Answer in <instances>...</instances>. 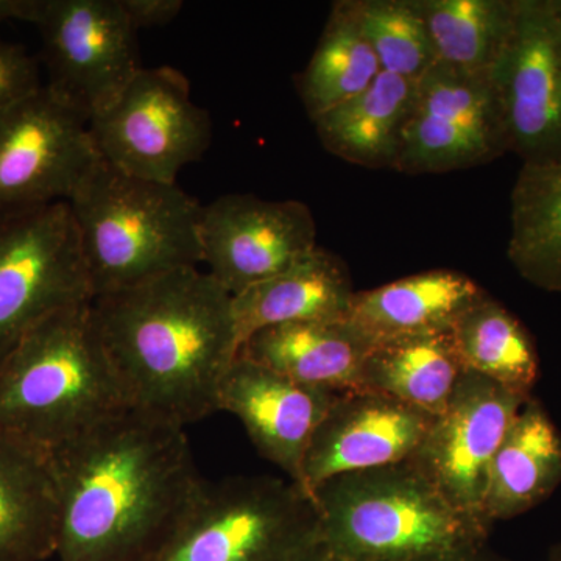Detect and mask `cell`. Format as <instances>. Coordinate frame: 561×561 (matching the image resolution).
I'll return each mask as SVG.
<instances>
[{
	"mask_svg": "<svg viewBox=\"0 0 561 561\" xmlns=\"http://www.w3.org/2000/svg\"><path fill=\"white\" fill-rule=\"evenodd\" d=\"M50 457L60 497V561H142L206 482L186 427L133 408Z\"/></svg>",
	"mask_w": 561,
	"mask_h": 561,
	"instance_id": "1",
	"label": "cell"
},
{
	"mask_svg": "<svg viewBox=\"0 0 561 561\" xmlns=\"http://www.w3.org/2000/svg\"><path fill=\"white\" fill-rule=\"evenodd\" d=\"M103 346L128 405L190 426L219 412L238 357L232 295L208 272L176 268L92 298Z\"/></svg>",
	"mask_w": 561,
	"mask_h": 561,
	"instance_id": "2",
	"label": "cell"
},
{
	"mask_svg": "<svg viewBox=\"0 0 561 561\" xmlns=\"http://www.w3.org/2000/svg\"><path fill=\"white\" fill-rule=\"evenodd\" d=\"M127 408L92 300L51 313L0 362V431L44 451Z\"/></svg>",
	"mask_w": 561,
	"mask_h": 561,
	"instance_id": "3",
	"label": "cell"
},
{
	"mask_svg": "<svg viewBox=\"0 0 561 561\" xmlns=\"http://www.w3.org/2000/svg\"><path fill=\"white\" fill-rule=\"evenodd\" d=\"M92 298L202 264V205L179 184L99 161L69 198Z\"/></svg>",
	"mask_w": 561,
	"mask_h": 561,
	"instance_id": "4",
	"label": "cell"
},
{
	"mask_svg": "<svg viewBox=\"0 0 561 561\" xmlns=\"http://www.w3.org/2000/svg\"><path fill=\"white\" fill-rule=\"evenodd\" d=\"M319 535L343 561H420L485 546L491 527L460 511L411 461L348 472L312 493Z\"/></svg>",
	"mask_w": 561,
	"mask_h": 561,
	"instance_id": "5",
	"label": "cell"
},
{
	"mask_svg": "<svg viewBox=\"0 0 561 561\" xmlns=\"http://www.w3.org/2000/svg\"><path fill=\"white\" fill-rule=\"evenodd\" d=\"M319 531L311 497L271 476L205 482L197 500L142 561H289Z\"/></svg>",
	"mask_w": 561,
	"mask_h": 561,
	"instance_id": "6",
	"label": "cell"
},
{
	"mask_svg": "<svg viewBox=\"0 0 561 561\" xmlns=\"http://www.w3.org/2000/svg\"><path fill=\"white\" fill-rule=\"evenodd\" d=\"M99 157L136 179L176 183L213 140L208 111L190 81L169 66L142 68L113 105L88 122Z\"/></svg>",
	"mask_w": 561,
	"mask_h": 561,
	"instance_id": "7",
	"label": "cell"
},
{
	"mask_svg": "<svg viewBox=\"0 0 561 561\" xmlns=\"http://www.w3.org/2000/svg\"><path fill=\"white\" fill-rule=\"evenodd\" d=\"M91 300L68 202L0 214V362L51 313Z\"/></svg>",
	"mask_w": 561,
	"mask_h": 561,
	"instance_id": "8",
	"label": "cell"
},
{
	"mask_svg": "<svg viewBox=\"0 0 561 561\" xmlns=\"http://www.w3.org/2000/svg\"><path fill=\"white\" fill-rule=\"evenodd\" d=\"M31 24L43 41L44 87L90 122L138 76V32L119 0H36Z\"/></svg>",
	"mask_w": 561,
	"mask_h": 561,
	"instance_id": "9",
	"label": "cell"
},
{
	"mask_svg": "<svg viewBox=\"0 0 561 561\" xmlns=\"http://www.w3.org/2000/svg\"><path fill=\"white\" fill-rule=\"evenodd\" d=\"M99 161L87 117L44 84L0 108V214L69 202Z\"/></svg>",
	"mask_w": 561,
	"mask_h": 561,
	"instance_id": "10",
	"label": "cell"
},
{
	"mask_svg": "<svg viewBox=\"0 0 561 561\" xmlns=\"http://www.w3.org/2000/svg\"><path fill=\"white\" fill-rule=\"evenodd\" d=\"M508 151L523 165L561 160V0H516L511 35L490 70Z\"/></svg>",
	"mask_w": 561,
	"mask_h": 561,
	"instance_id": "11",
	"label": "cell"
},
{
	"mask_svg": "<svg viewBox=\"0 0 561 561\" xmlns=\"http://www.w3.org/2000/svg\"><path fill=\"white\" fill-rule=\"evenodd\" d=\"M505 153L507 136L490 72H468L437 61L416 80L415 105L394 171H463Z\"/></svg>",
	"mask_w": 561,
	"mask_h": 561,
	"instance_id": "12",
	"label": "cell"
},
{
	"mask_svg": "<svg viewBox=\"0 0 561 561\" xmlns=\"http://www.w3.org/2000/svg\"><path fill=\"white\" fill-rule=\"evenodd\" d=\"M202 264L232 297L317 249L312 210L298 201L220 195L201 214Z\"/></svg>",
	"mask_w": 561,
	"mask_h": 561,
	"instance_id": "13",
	"label": "cell"
},
{
	"mask_svg": "<svg viewBox=\"0 0 561 561\" xmlns=\"http://www.w3.org/2000/svg\"><path fill=\"white\" fill-rule=\"evenodd\" d=\"M527 400L465 371L448 408L435 416L408 461L457 508L483 522V494L491 463Z\"/></svg>",
	"mask_w": 561,
	"mask_h": 561,
	"instance_id": "14",
	"label": "cell"
},
{
	"mask_svg": "<svg viewBox=\"0 0 561 561\" xmlns=\"http://www.w3.org/2000/svg\"><path fill=\"white\" fill-rule=\"evenodd\" d=\"M435 416L370 390L341 393L313 434L306 454L305 491L348 472L411 460Z\"/></svg>",
	"mask_w": 561,
	"mask_h": 561,
	"instance_id": "15",
	"label": "cell"
},
{
	"mask_svg": "<svg viewBox=\"0 0 561 561\" xmlns=\"http://www.w3.org/2000/svg\"><path fill=\"white\" fill-rule=\"evenodd\" d=\"M337 397L301 386L238 354L221 382L219 411L241 421L257 453L306 494V454Z\"/></svg>",
	"mask_w": 561,
	"mask_h": 561,
	"instance_id": "16",
	"label": "cell"
},
{
	"mask_svg": "<svg viewBox=\"0 0 561 561\" xmlns=\"http://www.w3.org/2000/svg\"><path fill=\"white\" fill-rule=\"evenodd\" d=\"M373 342L346 319L265 328L239 354L312 389L362 390V368Z\"/></svg>",
	"mask_w": 561,
	"mask_h": 561,
	"instance_id": "17",
	"label": "cell"
},
{
	"mask_svg": "<svg viewBox=\"0 0 561 561\" xmlns=\"http://www.w3.org/2000/svg\"><path fill=\"white\" fill-rule=\"evenodd\" d=\"M354 294L345 262L317 247L286 271L232 297L239 346L265 328L346 319Z\"/></svg>",
	"mask_w": 561,
	"mask_h": 561,
	"instance_id": "18",
	"label": "cell"
},
{
	"mask_svg": "<svg viewBox=\"0 0 561 561\" xmlns=\"http://www.w3.org/2000/svg\"><path fill=\"white\" fill-rule=\"evenodd\" d=\"M60 497L50 453L0 431V561L57 556Z\"/></svg>",
	"mask_w": 561,
	"mask_h": 561,
	"instance_id": "19",
	"label": "cell"
},
{
	"mask_svg": "<svg viewBox=\"0 0 561 561\" xmlns=\"http://www.w3.org/2000/svg\"><path fill=\"white\" fill-rule=\"evenodd\" d=\"M483 294L485 290L470 276L435 268L356 291L346 320L373 343L449 331Z\"/></svg>",
	"mask_w": 561,
	"mask_h": 561,
	"instance_id": "20",
	"label": "cell"
},
{
	"mask_svg": "<svg viewBox=\"0 0 561 561\" xmlns=\"http://www.w3.org/2000/svg\"><path fill=\"white\" fill-rule=\"evenodd\" d=\"M561 485V432L530 397L502 440L483 494V522H508L540 505Z\"/></svg>",
	"mask_w": 561,
	"mask_h": 561,
	"instance_id": "21",
	"label": "cell"
},
{
	"mask_svg": "<svg viewBox=\"0 0 561 561\" xmlns=\"http://www.w3.org/2000/svg\"><path fill=\"white\" fill-rule=\"evenodd\" d=\"M415 95L416 80L381 72L359 95L311 121L321 146L334 157L394 171Z\"/></svg>",
	"mask_w": 561,
	"mask_h": 561,
	"instance_id": "22",
	"label": "cell"
},
{
	"mask_svg": "<svg viewBox=\"0 0 561 561\" xmlns=\"http://www.w3.org/2000/svg\"><path fill=\"white\" fill-rule=\"evenodd\" d=\"M463 375L451 330L405 335L373 343L362 368V390L438 416Z\"/></svg>",
	"mask_w": 561,
	"mask_h": 561,
	"instance_id": "23",
	"label": "cell"
},
{
	"mask_svg": "<svg viewBox=\"0 0 561 561\" xmlns=\"http://www.w3.org/2000/svg\"><path fill=\"white\" fill-rule=\"evenodd\" d=\"M451 335L465 371L516 397H534L540 379L537 345L522 321L486 291L456 320Z\"/></svg>",
	"mask_w": 561,
	"mask_h": 561,
	"instance_id": "24",
	"label": "cell"
},
{
	"mask_svg": "<svg viewBox=\"0 0 561 561\" xmlns=\"http://www.w3.org/2000/svg\"><path fill=\"white\" fill-rule=\"evenodd\" d=\"M511 202L508 261L531 286L561 294V160L523 165Z\"/></svg>",
	"mask_w": 561,
	"mask_h": 561,
	"instance_id": "25",
	"label": "cell"
},
{
	"mask_svg": "<svg viewBox=\"0 0 561 561\" xmlns=\"http://www.w3.org/2000/svg\"><path fill=\"white\" fill-rule=\"evenodd\" d=\"M381 72L350 0H342L332 7L311 60L295 84L309 119H313L359 95Z\"/></svg>",
	"mask_w": 561,
	"mask_h": 561,
	"instance_id": "26",
	"label": "cell"
},
{
	"mask_svg": "<svg viewBox=\"0 0 561 561\" xmlns=\"http://www.w3.org/2000/svg\"><path fill=\"white\" fill-rule=\"evenodd\" d=\"M438 62L489 73L504 49L516 0H413Z\"/></svg>",
	"mask_w": 561,
	"mask_h": 561,
	"instance_id": "27",
	"label": "cell"
},
{
	"mask_svg": "<svg viewBox=\"0 0 561 561\" xmlns=\"http://www.w3.org/2000/svg\"><path fill=\"white\" fill-rule=\"evenodd\" d=\"M350 5L382 72L420 80L438 61L413 0H350Z\"/></svg>",
	"mask_w": 561,
	"mask_h": 561,
	"instance_id": "28",
	"label": "cell"
},
{
	"mask_svg": "<svg viewBox=\"0 0 561 561\" xmlns=\"http://www.w3.org/2000/svg\"><path fill=\"white\" fill-rule=\"evenodd\" d=\"M43 84L35 58L20 44L0 38V108Z\"/></svg>",
	"mask_w": 561,
	"mask_h": 561,
	"instance_id": "29",
	"label": "cell"
},
{
	"mask_svg": "<svg viewBox=\"0 0 561 561\" xmlns=\"http://www.w3.org/2000/svg\"><path fill=\"white\" fill-rule=\"evenodd\" d=\"M119 3L136 32L171 24L184 7L181 0H119Z\"/></svg>",
	"mask_w": 561,
	"mask_h": 561,
	"instance_id": "30",
	"label": "cell"
},
{
	"mask_svg": "<svg viewBox=\"0 0 561 561\" xmlns=\"http://www.w3.org/2000/svg\"><path fill=\"white\" fill-rule=\"evenodd\" d=\"M289 561H343L321 540L319 531Z\"/></svg>",
	"mask_w": 561,
	"mask_h": 561,
	"instance_id": "31",
	"label": "cell"
},
{
	"mask_svg": "<svg viewBox=\"0 0 561 561\" xmlns=\"http://www.w3.org/2000/svg\"><path fill=\"white\" fill-rule=\"evenodd\" d=\"M36 0H0V24L9 21L31 22Z\"/></svg>",
	"mask_w": 561,
	"mask_h": 561,
	"instance_id": "32",
	"label": "cell"
},
{
	"mask_svg": "<svg viewBox=\"0 0 561 561\" xmlns=\"http://www.w3.org/2000/svg\"><path fill=\"white\" fill-rule=\"evenodd\" d=\"M420 561H511L502 559L497 553L491 552L485 546L479 548L463 549V551L442 553Z\"/></svg>",
	"mask_w": 561,
	"mask_h": 561,
	"instance_id": "33",
	"label": "cell"
},
{
	"mask_svg": "<svg viewBox=\"0 0 561 561\" xmlns=\"http://www.w3.org/2000/svg\"><path fill=\"white\" fill-rule=\"evenodd\" d=\"M549 561H561V545L556 546L551 552V560Z\"/></svg>",
	"mask_w": 561,
	"mask_h": 561,
	"instance_id": "34",
	"label": "cell"
}]
</instances>
